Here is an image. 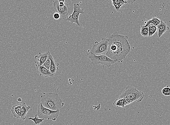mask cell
I'll return each instance as SVG.
<instances>
[{
  "instance_id": "cell-1",
  "label": "cell",
  "mask_w": 170,
  "mask_h": 125,
  "mask_svg": "<svg viewBox=\"0 0 170 125\" xmlns=\"http://www.w3.org/2000/svg\"><path fill=\"white\" fill-rule=\"evenodd\" d=\"M108 50L106 55L117 62H122L130 53L131 47L127 35H120L117 32L107 35Z\"/></svg>"
},
{
  "instance_id": "cell-2",
  "label": "cell",
  "mask_w": 170,
  "mask_h": 125,
  "mask_svg": "<svg viewBox=\"0 0 170 125\" xmlns=\"http://www.w3.org/2000/svg\"><path fill=\"white\" fill-rule=\"evenodd\" d=\"M41 103L43 106L52 110H57L63 107L64 103L57 93H44L41 96Z\"/></svg>"
},
{
  "instance_id": "cell-3",
  "label": "cell",
  "mask_w": 170,
  "mask_h": 125,
  "mask_svg": "<svg viewBox=\"0 0 170 125\" xmlns=\"http://www.w3.org/2000/svg\"><path fill=\"white\" fill-rule=\"evenodd\" d=\"M145 97L143 92L133 86L128 85L122 93L119 98L128 99L133 102H139L142 101Z\"/></svg>"
},
{
  "instance_id": "cell-4",
  "label": "cell",
  "mask_w": 170,
  "mask_h": 125,
  "mask_svg": "<svg viewBox=\"0 0 170 125\" xmlns=\"http://www.w3.org/2000/svg\"><path fill=\"white\" fill-rule=\"evenodd\" d=\"M60 113V109L52 110L43 106L41 103L38 105L37 113L38 117L44 120H51L54 121L56 120Z\"/></svg>"
},
{
  "instance_id": "cell-5",
  "label": "cell",
  "mask_w": 170,
  "mask_h": 125,
  "mask_svg": "<svg viewBox=\"0 0 170 125\" xmlns=\"http://www.w3.org/2000/svg\"><path fill=\"white\" fill-rule=\"evenodd\" d=\"M92 63L93 65L101 64L103 67L106 66L107 68L110 67L112 65L117 62L111 60L105 55H96L90 54L89 56Z\"/></svg>"
},
{
  "instance_id": "cell-6",
  "label": "cell",
  "mask_w": 170,
  "mask_h": 125,
  "mask_svg": "<svg viewBox=\"0 0 170 125\" xmlns=\"http://www.w3.org/2000/svg\"><path fill=\"white\" fill-rule=\"evenodd\" d=\"M108 39L103 38L100 42H96L92 45L90 54L96 55H105L108 50Z\"/></svg>"
},
{
  "instance_id": "cell-7",
  "label": "cell",
  "mask_w": 170,
  "mask_h": 125,
  "mask_svg": "<svg viewBox=\"0 0 170 125\" xmlns=\"http://www.w3.org/2000/svg\"><path fill=\"white\" fill-rule=\"evenodd\" d=\"M84 14V12L83 9H81L78 4H74V11L72 15H69L65 20L71 23H76L78 26H80L78 20L79 15Z\"/></svg>"
},
{
  "instance_id": "cell-8",
  "label": "cell",
  "mask_w": 170,
  "mask_h": 125,
  "mask_svg": "<svg viewBox=\"0 0 170 125\" xmlns=\"http://www.w3.org/2000/svg\"><path fill=\"white\" fill-rule=\"evenodd\" d=\"M53 5L55 12L60 14L62 19L65 20L69 15L70 8L67 4L60 6L59 5V1H56L53 2Z\"/></svg>"
},
{
  "instance_id": "cell-9",
  "label": "cell",
  "mask_w": 170,
  "mask_h": 125,
  "mask_svg": "<svg viewBox=\"0 0 170 125\" xmlns=\"http://www.w3.org/2000/svg\"><path fill=\"white\" fill-rule=\"evenodd\" d=\"M48 52L44 53L40 52L38 55L35 56L34 57V61L36 67L42 65L48 58Z\"/></svg>"
},
{
  "instance_id": "cell-10",
  "label": "cell",
  "mask_w": 170,
  "mask_h": 125,
  "mask_svg": "<svg viewBox=\"0 0 170 125\" xmlns=\"http://www.w3.org/2000/svg\"><path fill=\"white\" fill-rule=\"evenodd\" d=\"M36 69H37L38 73L39 74L40 76H43L45 77H53L55 76V75H54L49 70L43 65L37 67Z\"/></svg>"
},
{
  "instance_id": "cell-11",
  "label": "cell",
  "mask_w": 170,
  "mask_h": 125,
  "mask_svg": "<svg viewBox=\"0 0 170 125\" xmlns=\"http://www.w3.org/2000/svg\"><path fill=\"white\" fill-rule=\"evenodd\" d=\"M48 53L51 61L49 70L54 75H55L57 71L59 70V69L58 68V67L59 66V64L54 59L52 55H51L50 52L49 51L48 52Z\"/></svg>"
},
{
  "instance_id": "cell-12",
  "label": "cell",
  "mask_w": 170,
  "mask_h": 125,
  "mask_svg": "<svg viewBox=\"0 0 170 125\" xmlns=\"http://www.w3.org/2000/svg\"><path fill=\"white\" fill-rule=\"evenodd\" d=\"M22 107V104H16L11 107V110L13 116L17 119H20V111Z\"/></svg>"
},
{
  "instance_id": "cell-13",
  "label": "cell",
  "mask_w": 170,
  "mask_h": 125,
  "mask_svg": "<svg viewBox=\"0 0 170 125\" xmlns=\"http://www.w3.org/2000/svg\"><path fill=\"white\" fill-rule=\"evenodd\" d=\"M156 27L158 29V35L159 37H160L166 31L169 29V27L166 23L162 20H161L160 23Z\"/></svg>"
},
{
  "instance_id": "cell-14",
  "label": "cell",
  "mask_w": 170,
  "mask_h": 125,
  "mask_svg": "<svg viewBox=\"0 0 170 125\" xmlns=\"http://www.w3.org/2000/svg\"><path fill=\"white\" fill-rule=\"evenodd\" d=\"M31 108L30 106H27L25 102H24L22 103L20 111V119L23 120L26 119V115Z\"/></svg>"
},
{
  "instance_id": "cell-15",
  "label": "cell",
  "mask_w": 170,
  "mask_h": 125,
  "mask_svg": "<svg viewBox=\"0 0 170 125\" xmlns=\"http://www.w3.org/2000/svg\"><path fill=\"white\" fill-rule=\"evenodd\" d=\"M112 5L115 7V9L118 12H120V8L123 6L125 4H126L124 0H111Z\"/></svg>"
},
{
  "instance_id": "cell-16",
  "label": "cell",
  "mask_w": 170,
  "mask_h": 125,
  "mask_svg": "<svg viewBox=\"0 0 170 125\" xmlns=\"http://www.w3.org/2000/svg\"><path fill=\"white\" fill-rule=\"evenodd\" d=\"M145 27H148V37H150L153 35L157 31V27L151 23H149Z\"/></svg>"
},
{
  "instance_id": "cell-17",
  "label": "cell",
  "mask_w": 170,
  "mask_h": 125,
  "mask_svg": "<svg viewBox=\"0 0 170 125\" xmlns=\"http://www.w3.org/2000/svg\"><path fill=\"white\" fill-rule=\"evenodd\" d=\"M113 105L116 107H120L124 108L125 107L124 99L123 98L116 99L113 103Z\"/></svg>"
},
{
  "instance_id": "cell-18",
  "label": "cell",
  "mask_w": 170,
  "mask_h": 125,
  "mask_svg": "<svg viewBox=\"0 0 170 125\" xmlns=\"http://www.w3.org/2000/svg\"><path fill=\"white\" fill-rule=\"evenodd\" d=\"M28 119L32 120L34 122V124L35 125H39L43 122L44 119H40L38 117L37 114L35 115L34 118H29Z\"/></svg>"
},
{
  "instance_id": "cell-19",
  "label": "cell",
  "mask_w": 170,
  "mask_h": 125,
  "mask_svg": "<svg viewBox=\"0 0 170 125\" xmlns=\"http://www.w3.org/2000/svg\"><path fill=\"white\" fill-rule=\"evenodd\" d=\"M160 21L161 20L158 18H154L148 20L147 23H146L145 25L144 26L145 27L148 24H149V23H151L153 25L156 27L157 25H158L160 23Z\"/></svg>"
},
{
  "instance_id": "cell-20",
  "label": "cell",
  "mask_w": 170,
  "mask_h": 125,
  "mask_svg": "<svg viewBox=\"0 0 170 125\" xmlns=\"http://www.w3.org/2000/svg\"><path fill=\"white\" fill-rule=\"evenodd\" d=\"M141 34L142 35L145 37H148V27H145L141 25Z\"/></svg>"
},
{
  "instance_id": "cell-21",
  "label": "cell",
  "mask_w": 170,
  "mask_h": 125,
  "mask_svg": "<svg viewBox=\"0 0 170 125\" xmlns=\"http://www.w3.org/2000/svg\"><path fill=\"white\" fill-rule=\"evenodd\" d=\"M162 94L165 96L170 95V88L169 85H167L166 87H164L161 90Z\"/></svg>"
},
{
  "instance_id": "cell-22",
  "label": "cell",
  "mask_w": 170,
  "mask_h": 125,
  "mask_svg": "<svg viewBox=\"0 0 170 125\" xmlns=\"http://www.w3.org/2000/svg\"><path fill=\"white\" fill-rule=\"evenodd\" d=\"M51 62V60L50 59V58H49L48 55V58H47V59L46 60V61L45 62L44 64L42 65L44 66L45 68L48 69L49 70V68H50Z\"/></svg>"
},
{
  "instance_id": "cell-23",
  "label": "cell",
  "mask_w": 170,
  "mask_h": 125,
  "mask_svg": "<svg viewBox=\"0 0 170 125\" xmlns=\"http://www.w3.org/2000/svg\"><path fill=\"white\" fill-rule=\"evenodd\" d=\"M123 99H124L125 106L126 105L130 104H131V103L133 102V101L130 100H129V99H127V98H123Z\"/></svg>"
},
{
  "instance_id": "cell-24",
  "label": "cell",
  "mask_w": 170,
  "mask_h": 125,
  "mask_svg": "<svg viewBox=\"0 0 170 125\" xmlns=\"http://www.w3.org/2000/svg\"><path fill=\"white\" fill-rule=\"evenodd\" d=\"M53 18L55 20H59L60 18V15L57 12H56L53 15Z\"/></svg>"
},
{
  "instance_id": "cell-25",
  "label": "cell",
  "mask_w": 170,
  "mask_h": 125,
  "mask_svg": "<svg viewBox=\"0 0 170 125\" xmlns=\"http://www.w3.org/2000/svg\"><path fill=\"white\" fill-rule=\"evenodd\" d=\"M127 4H132L134 3L136 0H124Z\"/></svg>"
},
{
  "instance_id": "cell-26",
  "label": "cell",
  "mask_w": 170,
  "mask_h": 125,
  "mask_svg": "<svg viewBox=\"0 0 170 125\" xmlns=\"http://www.w3.org/2000/svg\"><path fill=\"white\" fill-rule=\"evenodd\" d=\"M59 2H65V0H59Z\"/></svg>"
},
{
  "instance_id": "cell-27",
  "label": "cell",
  "mask_w": 170,
  "mask_h": 125,
  "mask_svg": "<svg viewBox=\"0 0 170 125\" xmlns=\"http://www.w3.org/2000/svg\"><path fill=\"white\" fill-rule=\"evenodd\" d=\"M18 100L19 102H20L21 101H22V99H21V98H19L18 99V100Z\"/></svg>"
}]
</instances>
